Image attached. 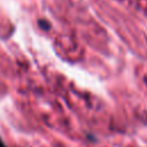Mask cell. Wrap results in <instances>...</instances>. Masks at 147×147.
<instances>
[{"label":"cell","instance_id":"cell-1","mask_svg":"<svg viewBox=\"0 0 147 147\" xmlns=\"http://www.w3.org/2000/svg\"><path fill=\"white\" fill-rule=\"evenodd\" d=\"M39 24H40V26H41L42 29H48V28H49V24H48V22H46V21H39Z\"/></svg>","mask_w":147,"mask_h":147},{"label":"cell","instance_id":"cell-2","mask_svg":"<svg viewBox=\"0 0 147 147\" xmlns=\"http://www.w3.org/2000/svg\"><path fill=\"white\" fill-rule=\"evenodd\" d=\"M0 147H7V146L5 145V142L2 141V139H1V138H0Z\"/></svg>","mask_w":147,"mask_h":147}]
</instances>
